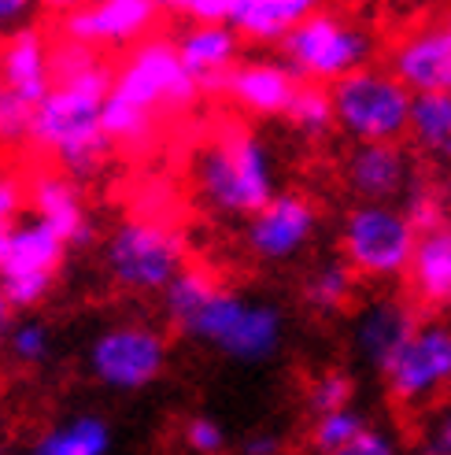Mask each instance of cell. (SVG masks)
I'll return each mask as SVG.
<instances>
[{
  "label": "cell",
  "mask_w": 451,
  "mask_h": 455,
  "mask_svg": "<svg viewBox=\"0 0 451 455\" xmlns=\"http://www.w3.org/2000/svg\"><path fill=\"white\" fill-rule=\"evenodd\" d=\"M200 97L196 82L178 60L174 37L152 34L115 63L111 93L104 100V133L119 152H148L160 123L189 111Z\"/></svg>",
  "instance_id": "obj_1"
},
{
  "label": "cell",
  "mask_w": 451,
  "mask_h": 455,
  "mask_svg": "<svg viewBox=\"0 0 451 455\" xmlns=\"http://www.w3.org/2000/svg\"><path fill=\"white\" fill-rule=\"evenodd\" d=\"M418 237L400 204H352L336 230V248L359 282L389 285L407 278Z\"/></svg>",
  "instance_id": "obj_7"
},
{
  "label": "cell",
  "mask_w": 451,
  "mask_h": 455,
  "mask_svg": "<svg viewBox=\"0 0 451 455\" xmlns=\"http://www.w3.org/2000/svg\"><path fill=\"white\" fill-rule=\"evenodd\" d=\"M341 174L355 204H400L415 186V164L403 145H352Z\"/></svg>",
  "instance_id": "obj_17"
},
{
  "label": "cell",
  "mask_w": 451,
  "mask_h": 455,
  "mask_svg": "<svg viewBox=\"0 0 451 455\" xmlns=\"http://www.w3.org/2000/svg\"><path fill=\"white\" fill-rule=\"evenodd\" d=\"M30 4L27 0H0V37H8L15 34L19 27H27L30 22Z\"/></svg>",
  "instance_id": "obj_39"
},
{
  "label": "cell",
  "mask_w": 451,
  "mask_h": 455,
  "mask_svg": "<svg viewBox=\"0 0 451 455\" xmlns=\"http://www.w3.org/2000/svg\"><path fill=\"white\" fill-rule=\"evenodd\" d=\"M241 37L233 27H182L174 34V49L182 60L186 75L196 82L200 93H222L230 71L244 60Z\"/></svg>",
  "instance_id": "obj_20"
},
{
  "label": "cell",
  "mask_w": 451,
  "mask_h": 455,
  "mask_svg": "<svg viewBox=\"0 0 451 455\" xmlns=\"http://www.w3.org/2000/svg\"><path fill=\"white\" fill-rule=\"evenodd\" d=\"M170 345L160 326L145 318H119L93 333L85 348V367L111 393H141L167 374Z\"/></svg>",
  "instance_id": "obj_9"
},
{
  "label": "cell",
  "mask_w": 451,
  "mask_h": 455,
  "mask_svg": "<svg viewBox=\"0 0 451 455\" xmlns=\"http://www.w3.org/2000/svg\"><path fill=\"white\" fill-rule=\"evenodd\" d=\"M377 37L359 15L341 8H314L281 41V60L307 85H341L363 67H374Z\"/></svg>",
  "instance_id": "obj_5"
},
{
  "label": "cell",
  "mask_w": 451,
  "mask_h": 455,
  "mask_svg": "<svg viewBox=\"0 0 451 455\" xmlns=\"http://www.w3.org/2000/svg\"><path fill=\"white\" fill-rule=\"evenodd\" d=\"M27 212L41 226L67 241V248L93 241V215L82 196V186L56 167H41L27 178Z\"/></svg>",
  "instance_id": "obj_16"
},
{
  "label": "cell",
  "mask_w": 451,
  "mask_h": 455,
  "mask_svg": "<svg viewBox=\"0 0 451 455\" xmlns=\"http://www.w3.org/2000/svg\"><path fill=\"white\" fill-rule=\"evenodd\" d=\"M422 318L415 315L411 300L403 297H370L367 304H359V311L352 315V330H348V340H352V352L359 355V363H367L377 374L389 367V359L403 348L415 330H418Z\"/></svg>",
  "instance_id": "obj_18"
},
{
  "label": "cell",
  "mask_w": 451,
  "mask_h": 455,
  "mask_svg": "<svg viewBox=\"0 0 451 455\" xmlns=\"http://www.w3.org/2000/svg\"><path fill=\"white\" fill-rule=\"evenodd\" d=\"M407 138L418 152L440 159V164H451V93L415 97Z\"/></svg>",
  "instance_id": "obj_26"
},
{
  "label": "cell",
  "mask_w": 451,
  "mask_h": 455,
  "mask_svg": "<svg viewBox=\"0 0 451 455\" xmlns=\"http://www.w3.org/2000/svg\"><path fill=\"white\" fill-rule=\"evenodd\" d=\"M355 407V378L344 367H326L307 381V411L314 415H333Z\"/></svg>",
  "instance_id": "obj_31"
},
{
  "label": "cell",
  "mask_w": 451,
  "mask_h": 455,
  "mask_svg": "<svg viewBox=\"0 0 451 455\" xmlns=\"http://www.w3.org/2000/svg\"><path fill=\"white\" fill-rule=\"evenodd\" d=\"M400 208L411 219V226L418 234H433V230L451 226V196H447L444 186H437V181L415 178V186L407 189V196L400 200Z\"/></svg>",
  "instance_id": "obj_29"
},
{
  "label": "cell",
  "mask_w": 451,
  "mask_h": 455,
  "mask_svg": "<svg viewBox=\"0 0 451 455\" xmlns=\"http://www.w3.org/2000/svg\"><path fill=\"white\" fill-rule=\"evenodd\" d=\"M178 330L233 363H266L285 340V315L263 297L215 285Z\"/></svg>",
  "instance_id": "obj_3"
},
{
  "label": "cell",
  "mask_w": 451,
  "mask_h": 455,
  "mask_svg": "<svg viewBox=\"0 0 451 455\" xmlns=\"http://www.w3.org/2000/svg\"><path fill=\"white\" fill-rule=\"evenodd\" d=\"M422 455H451V400H444L437 411L425 419Z\"/></svg>",
  "instance_id": "obj_37"
},
{
  "label": "cell",
  "mask_w": 451,
  "mask_h": 455,
  "mask_svg": "<svg viewBox=\"0 0 451 455\" xmlns=\"http://www.w3.org/2000/svg\"><path fill=\"white\" fill-rule=\"evenodd\" d=\"M174 12L186 19V27H230L233 0H178Z\"/></svg>",
  "instance_id": "obj_36"
},
{
  "label": "cell",
  "mask_w": 451,
  "mask_h": 455,
  "mask_svg": "<svg viewBox=\"0 0 451 455\" xmlns=\"http://www.w3.org/2000/svg\"><path fill=\"white\" fill-rule=\"evenodd\" d=\"M27 212V178L0 164V252L8 244V234L22 222Z\"/></svg>",
  "instance_id": "obj_34"
},
{
  "label": "cell",
  "mask_w": 451,
  "mask_h": 455,
  "mask_svg": "<svg viewBox=\"0 0 451 455\" xmlns=\"http://www.w3.org/2000/svg\"><path fill=\"white\" fill-rule=\"evenodd\" d=\"M355 289H359L355 270L341 256H326L314 267H307V275L300 282V300L307 311L333 318L355 304Z\"/></svg>",
  "instance_id": "obj_24"
},
{
  "label": "cell",
  "mask_w": 451,
  "mask_h": 455,
  "mask_svg": "<svg viewBox=\"0 0 451 455\" xmlns=\"http://www.w3.org/2000/svg\"><path fill=\"white\" fill-rule=\"evenodd\" d=\"M0 455H4V451H0Z\"/></svg>",
  "instance_id": "obj_43"
},
{
  "label": "cell",
  "mask_w": 451,
  "mask_h": 455,
  "mask_svg": "<svg viewBox=\"0 0 451 455\" xmlns=\"http://www.w3.org/2000/svg\"><path fill=\"white\" fill-rule=\"evenodd\" d=\"M189 267L186 234L163 215H130L104 241V270L130 297H163Z\"/></svg>",
  "instance_id": "obj_6"
},
{
  "label": "cell",
  "mask_w": 451,
  "mask_h": 455,
  "mask_svg": "<svg viewBox=\"0 0 451 455\" xmlns=\"http://www.w3.org/2000/svg\"><path fill=\"white\" fill-rule=\"evenodd\" d=\"M218 282H215V275L208 267H196V263H189L182 275H178L174 282H170V289L163 292V315H167V323L170 326H182L186 318L204 304V297L215 289Z\"/></svg>",
  "instance_id": "obj_30"
},
{
  "label": "cell",
  "mask_w": 451,
  "mask_h": 455,
  "mask_svg": "<svg viewBox=\"0 0 451 455\" xmlns=\"http://www.w3.org/2000/svg\"><path fill=\"white\" fill-rule=\"evenodd\" d=\"M52 49L56 41L34 22L0 37V85L41 104L52 93Z\"/></svg>",
  "instance_id": "obj_19"
},
{
  "label": "cell",
  "mask_w": 451,
  "mask_h": 455,
  "mask_svg": "<svg viewBox=\"0 0 451 455\" xmlns=\"http://www.w3.org/2000/svg\"><path fill=\"white\" fill-rule=\"evenodd\" d=\"M333 455H403V451H400V441H396L392 429H385V426H370L359 441H352L348 448L333 451Z\"/></svg>",
  "instance_id": "obj_38"
},
{
  "label": "cell",
  "mask_w": 451,
  "mask_h": 455,
  "mask_svg": "<svg viewBox=\"0 0 451 455\" xmlns=\"http://www.w3.org/2000/svg\"><path fill=\"white\" fill-rule=\"evenodd\" d=\"M374 422L359 411V407H348V411H333V415H314L307 426V444L314 455H333L348 448L352 441H359Z\"/></svg>",
  "instance_id": "obj_28"
},
{
  "label": "cell",
  "mask_w": 451,
  "mask_h": 455,
  "mask_svg": "<svg viewBox=\"0 0 451 455\" xmlns=\"http://www.w3.org/2000/svg\"><path fill=\"white\" fill-rule=\"evenodd\" d=\"M281 437L274 429H256V434H248L241 441V455H281Z\"/></svg>",
  "instance_id": "obj_40"
},
{
  "label": "cell",
  "mask_w": 451,
  "mask_h": 455,
  "mask_svg": "<svg viewBox=\"0 0 451 455\" xmlns=\"http://www.w3.org/2000/svg\"><path fill=\"white\" fill-rule=\"evenodd\" d=\"M403 282H407L411 300L430 311V318L451 315V226L418 237L411 270Z\"/></svg>",
  "instance_id": "obj_21"
},
{
  "label": "cell",
  "mask_w": 451,
  "mask_h": 455,
  "mask_svg": "<svg viewBox=\"0 0 451 455\" xmlns=\"http://www.w3.org/2000/svg\"><path fill=\"white\" fill-rule=\"evenodd\" d=\"M411 455H422V451H411Z\"/></svg>",
  "instance_id": "obj_42"
},
{
  "label": "cell",
  "mask_w": 451,
  "mask_h": 455,
  "mask_svg": "<svg viewBox=\"0 0 451 455\" xmlns=\"http://www.w3.org/2000/svg\"><path fill=\"white\" fill-rule=\"evenodd\" d=\"M67 241H59L37 219H22L0 252V292L12 307H37L52 297L67 263Z\"/></svg>",
  "instance_id": "obj_11"
},
{
  "label": "cell",
  "mask_w": 451,
  "mask_h": 455,
  "mask_svg": "<svg viewBox=\"0 0 451 455\" xmlns=\"http://www.w3.org/2000/svg\"><path fill=\"white\" fill-rule=\"evenodd\" d=\"M8 318H12V304H8L4 292H0V333L8 330Z\"/></svg>",
  "instance_id": "obj_41"
},
{
  "label": "cell",
  "mask_w": 451,
  "mask_h": 455,
  "mask_svg": "<svg viewBox=\"0 0 451 455\" xmlns=\"http://www.w3.org/2000/svg\"><path fill=\"white\" fill-rule=\"evenodd\" d=\"M300 78L281 56H244L222 85V97L248 119H285Z\"/></svg>",
  "instance_id": "obj_15"
},
{
  "label": "cell",
  "mask_w": 451,
  "mask_h": 455,
  "mask_svg": "<svg viewBox=\"0 0 451 455\" xmlns=\"http://www.w3.org/2000/svg\"><path fill=\"white\" fill-rule=\"evenodd\" d=\"M182 444L193 455H222L226 451V426L208 411L189 415L182 422Z\"/></svg>",
  "instance_id": "obj_35"
},
{
  "label": "cell",
  "mask_w": 451,
  "mask_h": 455,
  "mask_svg": "<svg viewBox=\"0 0 451 455\" xmlns=\"http://www.w3.org/2000/svg\"><path fill=\"white\" fill-rule=\"evenodd\" d=\"M111 451V426L104 415L82 411L52 422L37 441L30 444L27 455H107Z\"/></svg>",
  "instance_id": "obj_23"
},
{
  "label": "cell",
  "mask_w": 451,
  "mask_h": 455,
  "mask_svg": "<svg viewBox=\"0 0 451 455\" xmlns=\"http://www.w3.org/2000/svg\"><path fill=\"white\" fill-rule=\"evenodd\" d=\"M415 93L389 67H363L333 85L336 130L352 145H400L411 126Z\"/></svg>",
  "instance_id": "obj_8"
},
{
  "label": "cell",
  "mask_w": 451,
  "mask_h": 455,
  "mask_svg": "<svg viewBox=\"0 0 451 455\" xmlns=\"http://www.w3.org/2000/svg\"><path fill=\"white\" fill-rule=\"evenodd\" d=\"M160 12L163 8L155 0H93V4L67 8L56 19V34L59 41H78L97 52H130L155 34Z\"/></svg>",
  "instance_id": "obj_13"
},
{
  "label": "cell",
  "mask_w": 451,
  "mask_h": 455,
  "mask_svg": "<svg viewBox=\"0 0 451 455\" xmlns=\"http://www.w3.org/2000/svg\"><path fill=\"white\" fill-rule=\"evenodd\" d=\"M447 19H451V15H447Z\"/></svg>",
  "instance_id": "obj_44"
},
{
  "label": "cell",
  "mask_w": 451,
  "mask_h": 455,
  "mask_svg": "<svg viewBox=\"0 0 451 455\" xmlns=\"http://www.w3.org/2000/svg\"><path fill=\"white\" fill-rule=\"evenodd\" d=\"M193 189L211 215L248 222L281 193L274 148L252 126L222 123L193 156Z\"/></svg>",
  "instance_id": "obj_2"
},
{
  "label": "cell",
  "mask_w": 451,
  "mask_h": 455,
  "mask_svg": "<svg viewBox=\"0 0 451 455\" xmlns=\"http://www.w3.org/2000/svg\"><path fill=\"white\" fill-rule=\"evenodd\" d=\"M319 8L311 0H233L230 27L241 41L252 44H278Z\"/></svg>",
  "instance_id": "obj_22"
},
{
  "label": "cell",
  "mask_w": 451,
  "mask_h": 455,
  "mask_svg": "<svg viewBox=\"0 0 451 455\" xmlns=\"http://www.w3.org/2000/svg\"><path fill=\"white\" fill-rule=\"evenodd\" d=\"M285 123L300 133L307 141H319L326 138L329 130H336V111H333V89L326 85H307L300 82L297 97L289 104V116Z\"/></svg>",
  "instance_id": "obj_27"
},
{
  "label": "cell",
  "mask_w": 451,
  "mask_h": 455,
  "mask_svg": "<svg viewBox=\"0 0 451 455\" xmlns=\"http://www.w3.org/2000/svg\"><path fill=\"white\" fill-rule=\"evenodd\" d=\"M4 340H8V355L19 363V367H41L52 352V333L44 323H37V318H22V323H15Z\"/></svg>",
  "instance_id": "obj_32"
},
{
  "label": "cell",
  "mask_w": 451,
  "mask_h": 455,
  "mask_svg": "<svg viewBox=\"0 0 451 455\" xmlns=\"http://www.w3.org/2000/svg\"><path fill=\"white\" fill-rule=\"evenodd\" d=\"M322 212L307 193L300 189H281L263 212H256L244 222V248L248 256L281 267L300 259L319 237Z\"/></svg>",
  "instance_id": "obj_12"
},
{
  "label": "cell",
  "mask_w": 451,
  "mask_h": 455,
  "mask_svg": "<svg viewBox=\"0 0 451 455\" xmlns=\"http://www.w3.org/2000/svg\"><path fill=\"white\" fill-rule=\"evenodd\" d=\"M111 78H115V67L107 63L104 52L89 49L78 41H56L52 49V85L63 89H89V93H111Z\"/></svg>",
  "instance_id": "obj_25"
},
{
  "label": "cell",
  "mask_w": 451,
  "mask_h": 455,
  "mask_svg": "<svg viewBox=\"0 0 451 455\" xmlns=\"http://www.w3.org/2000/svg\"><path fill=\"white\" fill-rule=\"evenodd\" d=\"M104 100L107 97L89 93V89L52 85V93L34 111L30 145L75 181L97 178L107 167L111 148H115L104 133Z\"/></svg>",
  "instance_id": "obj_4"
},
{
  "label": "cell",
  "mask_w": 451,
  "mask_h": 455,
  "mask_svg": "<svg viewBox=\"0 0 451 455\" xmlns=\"http://www.w3.org/2000/svg\"><path fill=\"white\" fill-rule=\"evenodd\" d=\"M385 396L403 411H430L451 393V323L422 318L418 330L381 371Z\"/></svg>",
  "instance_id": "obj_10"
},
{
  "label": "cell",
  "mask_w": 451,
  "mask_h": 455,
  "mask_svg": "<svg viewBox=\"0 0 451 455\" xmlns=\"http://www.w3.org/2000/svg\"><path fill=\"white\" fill-rule=\"evenodd\" d=\"M34 111L37 104L0 85V145H27L34 133Z\"/></svg>",
  "instance_id": "obj_33"
},
{
  "label": "cell",
  "mask_w": 451,
  "mask_h": 455,
  "mask_svg": "<svg viewBox=\"0 0 451 455\" xmlns=\"http://www.w3.org/2000/svg\"><path fill=\"white\" fill-rule=\"evenodd\" d=\"M385 67L415 97L451 93V19H425L403 30Z\"/></svg>",
  "instance_id": "obj_14"
}]
</instances>
